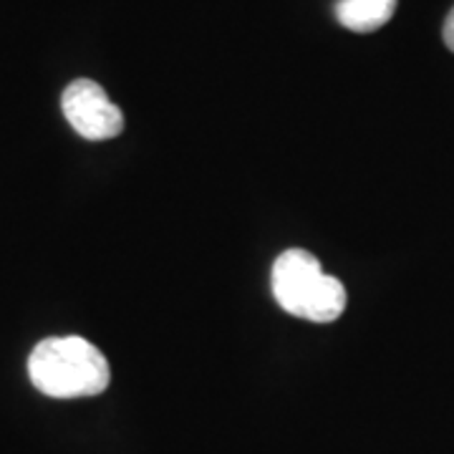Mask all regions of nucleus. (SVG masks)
<instances>
[{"mask_svg": "<svg viewBox=\"0 0 454 454\" xmlns=\"http://www.w3.org/2000/svg\"><path fill=\"white\" fill-rule=\"evenodd\" d=\"M442 35H444L447 49L454 53V8H452V13L447 16V20H444V31H442Z\"/></svg>", "mask_w": 454, "mask_h": 454, "instance_id": "5", "label": "nucleus"}, {"mask_svg": "<svg viewBox=\"0 0 454 454\" xmlns=\"http://www.w3.org/2000/svg\"><path fill=\"white\" fill-rule=\"evenodd\" d=\"M273 295L278 306L310 324H331L346 310V288L325 276L321 260L309 250H286L273 265Z\"/></svg>", "mask_w": 454, "mask_h": 454, "instance_id": "2", "label": "nucleus"}, {"mask_svg": "<svg viewBox=\"0 0 454 454\" xmlns=\"http://www.w3.org/2000/svg\"><path fill=\"white\" fill-rule=\"evenodd\" d=\"M394 11H396V0H339L336 18L348 31L372 33L387 26Z\"/></svg>", "mask_w": 454, "mask_h": 454, "instance_id": "4", "label": "nucleus"}, {"mask_svg": "<svg viewBox=\"0 0 454 454\" xmlns=\"http://www.w3.org/2000/svg\"><path fill=\"white\" fill-rule=\"evenodd\" d=\"M33 387L51 399H82L106 391L112 369L106 356L82 336L43 339L28 356Z\"/></svg>", "mask_w": 454, "mask_h": 454, "instance_id": "1", "label": "nucleus"}, {"mask_svg": "<svg viewBox=\"0 0 454 454\" xmlns=\"http://www.w3.org/2000/svg\"><path fill=\"white\" fill-rule=\"evenodd\" d=\"M66 121L89 142H106L124 131V114L91 79H76L61 97Z\"/></svg>", "mask_w": 454, "mask_h": 454, "instance_id": "3", "label": "nucleus"}]
</instances>
